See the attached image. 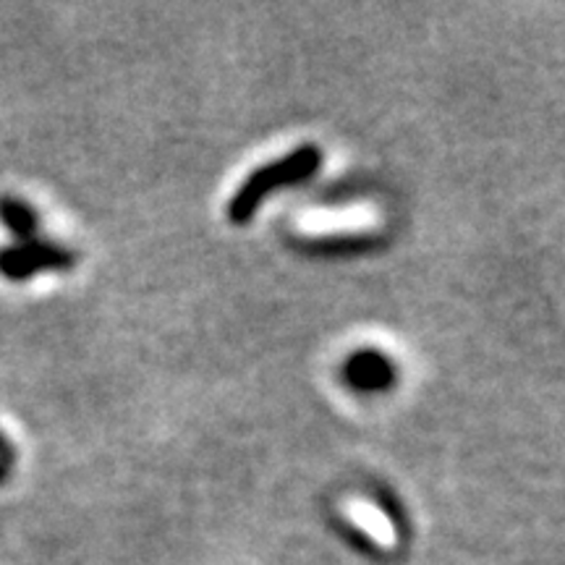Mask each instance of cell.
Masks as SVG:
<instances>
[{
	"label": "cell",
	"mask_w": 565,
	"mask_h": 565,
	"mask_svg": "<svg viewBox=\"0 0 565 565\" xmlns=\"http://www.w3.org/2000/svg\"><path fill=\"white\" fill-rule=\"evenodd\" d=\"M374 246V238L364 236H345V238H322V242H312L309 249L317 254H353V252H366Z\"/></svg>",
	"instance_id": "obj_5"
},
{
	"label": "cell",
	"mask_w": 565,
	"mask_h": 565,
	"mask_svg": "<svg viewBox=\"0 0 565 565\" xmlns=\"http://www.w3.org/2000/svg\"><path fill=\"white\" fill-rule=\"evenodd\" d=\"M0 221L19 238V244L32 242L34 231H38V215H34V210L24 200H17V196H3L0 200Z\"/></svg>",
	"instance_id": "obj_4"
},
{
	"label": "cell",
	"mask_w": 565,
	"mask_h": 565,
	"mask_svg": "<svg viewBox=\"0 0 565 565\" xmlns=\"http://www.w3.org/2000/svg\"><path fill=\"white\" fill-rule=\"evenodd\" d=\"M322 162V152L315 145H303L299 150L286 154V158L267 162V166L254 171L249 179L244 181V186L238 189V194L233 196L228 204V221L233 223H246L252 221V215L257 212L259 204L270 192L286 183H301L309 175L317 173Z\"/></svg>",
	"instance_id": "obj_1"
},
{
	"label": "cell",
	"mask_w": 565,
	"mask_h": 565,
	"mask_svg": "<svg viewBox=\"0 0 565 565\" xmlns=\"http://www.w3.org/2000/svg\"><path fill=\"white\" fill-rule=\"evenodd\" d=\"M9 471H11V466L0 463V484H3V482H6V479H9Z\"/></svg>",
	"instance_id": "obj_7"
},
{
	"label": "cell",
	"mask_w": 565,
	"mask_h": 565,
	"mask_svg": "<svg viewBox=\"0 0 565 565\" xmlns=\"http://www.w3.org/2000/svg\"><path fill=\"white\" fill-rule=\"evenodd\" d=\"M13 448H11V443H9V437H6V433L3 429H0V463H6V466H11L13 463Z\"/></svg>",
	"instance_id": "obj_6"
},
{
	"label": "cell",
	"mask_w": 565,
	"mask_h": 565,
	"mask_svg": "<svg viewBox=\"0 0 565 565\" xmlns=\"http://www.w3.org/2000/svg\"><path fill=\"white\" fill-rule=\"evenodd\" d=\"M71 265H74V252L34 238L0 249V275L13 282L30 280L40 270H66Z\"/></svg>",
	"instance_id": "obj_2"
},
{
	"label": "cell",
	"mask_w": 565,
	"mask_h": 565,
	"mask_svg": "<svg viewBox=\"0 0 565 565\" xmlns=\"http://www.w3.org/2000/svg\"><path fill=\"white\" fill-rule=\"evenodd\" d=\"M343 380L353 391L380 393L395 383V370L380 351H356L343 366Z\"/></svg>",
	"instance_id": "obj_3"
}]
</instances>
